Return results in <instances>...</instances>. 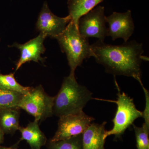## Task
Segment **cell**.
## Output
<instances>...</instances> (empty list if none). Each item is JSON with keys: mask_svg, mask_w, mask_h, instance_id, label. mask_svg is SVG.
Here are the masks:
<instances>
[{"mask_svg": "<svg viewBox=\"0 0 149 149\" xmlns=\"http://www.w3.org/2000/svg\"><path fill=\"white\" fill-rule=\"evenodd\" d=\"M104 0H68L69 15L77 26L81 17L96 7Z\"/></svg>", "mask_w": 149, "mask_h": 149, "instance_id": "14", "label": "cell"}, {"mask_svg": "<svg viewBox=\"0 0 149 149\" xmlns=\"http://www.w3.org/2000/svg\"><path fill=\"white\" fill-rule=\"evenodd\" d=\"M95 120L94 118L85 114L83 111L61 116L57 130L50 142L66 140L82 134Z\"/></svg>", "mask_w": 149, "mask_h": 149, "instance_id": "6", "label": "cell"}, {"mask_svg": "<svg viewBox=\"0 0 149 149\" xmlns=\"http://www.w3.org/2000/svg\"><path fill=\"white\" fill-rule=\"evenodd\" d=\"M46 38L45 35L40 33L37 37L24 44L15 42L9 46L18 49L20 52L19 58L16 63L15 71L18 70L23 64L28 62L43 63L45 62V58L42 56L46 51L44 42Z\"/></svg>", "mask_w": 149, "mask_h": 149, "instance_id": "9", "label": "cell"}, {"mask_svg": "<svg viewBox=\"0 0 149 149\" xmlns=\"http://www.w3.org/2000/svg\"><path fill=\"white\" fill-rule=\"evenodd\" d=\"M106 19L109 24L107 36L111 37L113 41L122 38L125 42H128L135 29L131 11L122 13L114 12L109 16H106Z\"/></svg>", "mask_w": 149, "mask_h": 149, "instance_id": "10", "label": "cell"}, {"mask_svg": "<svg viewBox=\"0 0 149 149\" xmlns=\"http://www.w3.org/2000/svg\"><path fill=\"white\" fill-rule=\"evenodd\" d=\"M92 99L91 91L78 84L75 76L69 75L64 77L61 88L55 96L53 115L60 117L80 113Z\"/></svg>", "mask_w": 149, "mask_h": 149, "instance_id": "2", "label": "cell"}, {"mask_svg": "<svg viewBox=\"0 0 149 149\" xmlns=\"http://www.w3.org/2000/svg\"><path fill=\"white\" fill-rule=\"evenodd\" d=\"M149 149V148H147V149Z\"/></svg>", "mask_w": 149, "mask_h": 149, "instance_id": "23", "label": "cell"}, {"mask_svg": "<svg viewBox=\"0 0 149 149\" xmlns=\"http://www.w3.org/2000/svg\"><path fill=\"white\" fill-rule=\"evenodd\" d=\"M4 135L5 133L0 126V145L3 142L4 140Z\"/></svg>", "mask_w": 149, "mask_h": 149, "instance_id": "20", "label": "cell"}, {"mask_svg": "<svg viewBox=\"0 0 149 149\" xmlns=\"http://www.w3.org/2000/svg\"><path fill=\"white\" fill-rule=\"evenodd\" d=\"M61 50L66 54L70 68V76H75V70L85 59L93 56L88 38L80 35L78 27L70 21L63 32L56 38Z\"/></svg>", "mask_w": 149, "mask_h": 149, "instance_id": "3", "label": "cell"}, {"mask_svg": "<svg viewBox=\"0 0 149 149\" xmlns=\"http://www.w3.org/2000/svg\"><path fill=\"white\" fill-rule=\"evenodd\" d=\"M138 149L149 148V128L143 124L141 127L133 124Z\"/></svg>", "mask_w": 149, "mask_h": 149, "instance_id": "18", "label": "cell"}, {"mask_svg": "<svg viewBox=\"0 0 149 149\" xmlns=\"http://www.w3.org/2000/svg\"><path fill=\"white\" fill-rule=\"evenodd\" d=\"M117 96V100L114 101L117 107L112 120L113 127L111 130L106 131L104 136L105 140L111 135L120 137L136 119L143 117V112L136 108L133 99L125 93H120L119 90Z\"/></svg>", "mask_w": 149, "mask_h": 149, "instance_id": "5", "label": "cell"}, {"mask_svg": "<svg viewBox=\"0 0 149 149\" xmlns=\"http://www.w3.org/2000/svg\"><path fill=\"white\" fill-rule=\"evenodd\" d=\"M54 99L55 96L48 95L40 85L32 87L27 94L24 95L18 108L32 115L35 120L42 122L53 115Z\"/></svg>", "mask_w": 149, "mask_h": 149, "instance_id": "4", "label": "cell"}, {"mask_svg": "<svg viewBox=\"0 0 149 149\" xmlns=\"http://www.w3.org/2000/svg\"><path fill=\"white\" fill-rule=\"evenodd\" d=\"M24 94L15 91L0 89V110L18 108Z\"/></svg>", "mask_w": 149, "mask_h": 149, "instance_id": "16", "label": "cell"}, {"mask_svg": "<svg viewBox=\"0 0 149 149\" xmlns=\"http://www.w3.org/2000/svg\"><path fill=\"white\" fill-rule=\"evenodd\" d=\"M0 149H18L17 148H8V147H6L3 146H0Z\"/></svg>", "mask_w": 149, "mask_h": 149, "instance_id": "21", "label": "cell"}, {"mask_svg": "<svg viewBox=\"0 0 149 149\" xmlns=\"http://www.w3.org/2000/svg\"><path fill=\"white\" fill-rule=\"evenodd\" d=\"M82 134L63 141L55 142L49 141L48 144V149H83Z\"/></svg>", "mask_w": 149, "mask_h": 149, "instance_id": "17", "label": "cell"}, {"mask_svg": "<svg viewBox=\"0 0 149 149\" xmlns=\"http://www.w3.org/2000/svg\"><path fill=\"white\" fill-rule=\"evenodd\" d=\"M20 109L12 108L0 110V126L5 134L13 135L19 130Z\"/></svg>", "mask_w": 149, "mask_h": 149, "instance_id": "13", "label": "cell"}, {"mask_svg": "<svg viewBox=\"0 0 149 149\" xmlns=\"http://www.w3.org/2000/svg\"><path fill=\"white\" fill-rule=\"evenodd\" d=\"M71 20L69 15L60 17L54 14L45 2L38 15L36 29L47 37L56 39L63 32Z\"/></svg>", "mask_w": 149, "mask_h": 149, "instance_id": "8", "label": "cell"}, {"mask_svg": "<svg viewBox=\"0 0 149 149\" xmlns=\"http://www.w3.org/2000/svg\"><path fill=\"white\" fill-rule=\"evenodd\" d=\"M21 137L18 143L25 141L31 149H41L47 144V138L39 126V122L34 120L29 122L25 127H19Z\"/></svg>", "mask_w": 149, "mask_h": 149, "instance_id": "12", "label": "cell"}, {"mask_svg": "<svg viewBox=\"0 0 149 149\" xmlns=\"http://www.w3.org/2000/svg\"><path fill=\"white\" fill-rule=\"evenodd\" d=\"M32 88L24 86L19 84L15 77V73L3 74L0 70V89L15 91L24 95L27 94Z\"/></svg>", "mask_w": 149, "mask_h": 149, "instance_id": "15", "label": "cell"}, {"mask_svg": "<svg viewBox=\"0 0 149 149\" xmlns=\"http://www.w3.org/2000/svg\"><path fill=\"white\" fill-rule=\"evenodd\" d=\"M104 6H98L81 17L77 24L80 35L85 38L95 37L104 42L107 36V28Z\"/></svg>", "mask_w": 149, "mask_h": 149, "instance_id": "7", "label": "cell"}, {"mask_svg": "<svg viewBox=\"0 0 149 149\" xmlns=\"http://www.w3.org/2000/svg\"><path fill=\"white\" fill-rule=\"evenodd\" d=\"M107 122L102 124L92 123L82 134L83 149H105Z\"/></svg>", "mask_w": 149, "mask_h": 149, "instance_id": "11", "label": "cell"}, {"mask_svg": "<svg viewBox=\"0 0 149 149\" xmlns=\"http://www.w3.org/2000/svg\"><path fill=\"white\" fill-rule=\"evenodd\" d=\"M93 57L103 65L106 71L115 75L135 78L142 85L141 63L144 51L143 44L136 41L113 45L98 40L91 45Z\"/></svg>", "mask_w": 149, "mask_h": 149, "instance_id": "1", "label": "cell"}, {"mask_svg": "<svg viewBox=\"0 0 149 149\" xmlns=\"http://www.w3.org/2000/svg\"><path fill=\"white\" fill-rule=\"evenodd\" d=\"M0 42H1V38H0Z\"/></svg>", "mask_w": 149, "mask_h": 149, "instance_id": "22", "label": "cell"}, {"mask_svg": "<svg viewBox=\"0 0 149 149\" xmlns=\"http://www.w3.org/2000/svg\"><path fill=\"white\" fill-rule=\"evenodd\" d=\"M145 94L146 99V104L144 111L143 112V117L144 119L143 124L149 128V91L144 87L143 85H141Z\"/></svg>", "mask_w": 149, "mask_h": 149, "instance_id": "19", "label": "cell"}]
</instances>
